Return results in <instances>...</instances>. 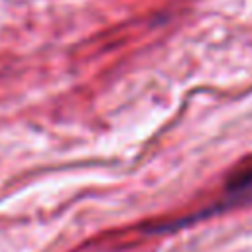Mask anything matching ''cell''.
<instances>
[{
	"label": "cell",
	"mask_w": 252,
	"mask_h": 252,
	"mask_svg": "<svg viewBox=\"0 0 252 252\" xmlns=\"http://www.w3.org/2000/svg\"><path fill=\"white\" fill-rule=\"evenodd\" d=\"M250 189H252V165L238 169V171L232 173L230 179L226 181V191L232 193V195L246 193V191H250Z\"/></svg>",
	"instance_id": "1"
}]
</instances>
